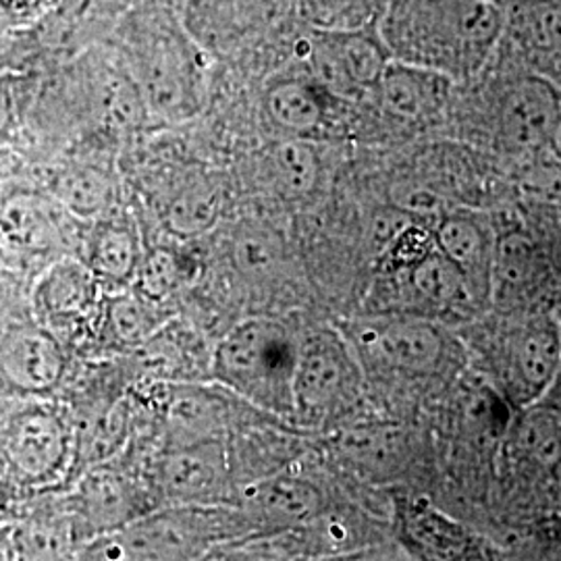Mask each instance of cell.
Masks as SVG:
<instances>
[{"instance_id": "cell-1", "label": "cell", "mask_w": 561, "mask_h": 561, "mask_svg": "<svg viewBox=\"0 0 561 561\" xmlns=\"http://www.w3.org/2000/svg\"><path fill=\"white\" fill-rule=\"evenodd\" d=\"M505 2L382 0L379 38L391 59L439 71L454 81L470 78L502 44Z\"/></svg>"}, {"instance_id": "cell-2", "label": "cell", "mask_w": 561, "mask_h": 561, "mask_svg": "<svg viewBox=\"0 0 561 561\" xmlns=\"http://www.w3.org/2000/svg\"><path fill=\"white\" fill-rule=\"evenodd\" d=\"M125 55L140 101L164 121L196 117L206 102V50L183 20L154 11L134 18Z\"/></svg>"}, {"instance_id": "cell-3", "label": "cell", "mask_w": 561, "mask_h": 561, "mask_svg": "<svg viewBox=\"0 0 561 561\" xmlns=\"http://www.w3.org/2000/svg\"><path fill=\"white\" fill-rule=\"evenodd\" d=\"M221 537L217 514L198 505L138 516L81 547L83 560H190Z\"/></svg>"}, {"instance_id": "cell-4", "label": "cell", "mask_w": 561, "mask_h": 561, "mask_svg": "<svg viewBox=\"0 0 561 561\" xmlns=\"http://www.w3.org/2000/svg\"><path fill=\"white\" fill-rule=\"evenodd\" d=\"M298 345H294L277 322L245 321L219 343L215 373L221 381L238 389L245 398L262 405H273L291 398V379Z\"/></svg>"}, {"instance_id": "cell-5", "label": "cell", "mask_w": 561, "mask_h": 561, "mask_svg": "<svg viewBox=\"0 0 561 561\" xmlns=\"http://www.w3.org/2000/svg\"><path fill=\"white\" fill-rule=\"evenodd\" d=\"M76 447L71 424L42 403L21 405L0 424V460L9 477L23 486L57 481Z\"/></svg>"}, {"instance_id": "cell-6", "label": "cell", "mask_w": 561, "mask_h": 561, "mask_svg": "<svg viewBox=\"0 0 561 561\" xmlns=\"http://www.w3.org/2000/svg\"><path fill=\"white\" fill-rule=\"evenodd\" d=\"M308 76L337 99H358L373 92L391 60L379 36L364 27L317 25L300 44Z\"/></svg>"}, {"instance_id": "cell-7", "label": "cell", "mask_w": 561, "mask_h": 561, "mask_svg": "<svg viewBox=\"0 0 561 561\" xmlns=\"http://www.w3.org/2000/svg\"><path fill=\"white\" fill-rule=\"evenodd\" d=\"M294 0H187L183 25L208 55H229L266 34Z\"/></svg>"}, {"instance_id": "cell-8", "label": "cell", "mask_w": 561, "mask_h": 561, "mask_svg": "<svg viewBox=\"0 0 561 561\" xmlns=\"http://www.w3.org/2000/svg\"><path fill=\"white\" fill-rule=\"evenodd\" d=\"M561 94L539 76L514 81L500 104V134L507 146L520 152H542L551 146L560 119Z\"/></svg>"}, {"instance_id": "cell-9", "label": "cell", "mask_w": 561, "mask_h": 561, "mask_svg": "<svg viewBox=\"0 0 561 561\" xmlns=\"http://www.w3.org/2000/svg\"><path fill=\"white\" fill-rule=\"evenodd\" d=\"M561 364V321L539 314L510 335L507 370L510 381L524 405L541 401Z\"/></svg>"}, {"instance_id": "cell-10", "label": "cell", "mask_w": 561, "mask_h": 561, "mask_svg": "<svg viewBox=\"0 0 561 561\" xmlns=\"http://www.w3.org/2000/svg\"><path fill=\"white\" fill-rule=\"evenodd\" d=\"M454 80L439 71L391 59L375 85L382 111L396 119L421 123L442 113Z\"/></svg>"}, {"instance_id": "cell-11", "label": "cell", "mask_w": 561, "mask_h": 561, "mask_svg": "<svg viewBox=\"0 0 561 561\" xmlns=\"http://www.w3.org/2000/svg\"><path fill=\"white\" fill-rule=\"evenodd\" d=\"M134 489L117 470L92 466L73 495V524L88 539L113 533L138 518L134 512Z\"/></svg>"}, {"instance_id": "cell-12", "label": "cell", "mask_w": 561, "mask_h": 561, "mask_svg": "<svg viewBox=\"0 0 561 561\" xmlns=\"http://www.w3.org/2000/svg\"><path fill=\"white\" fill-rule=\"evenodd\" d=\"M65 373L59 340L44 329H23L0 352V375L15 391L41 396L55 389Z\"/></svg>"}, {"instance_id": "cell-13", "label": "cell", "mask_w": 561, "mask_h": 561, "mask_svg": "<svg viewBox=\"0 0 561 561\" xmlns=\"http://www.w3.org/2000/svg\"><path fill=\"white\" fill-rule=\"evenodd\" d=\"M162 491L181 505H204L219 497L225 484V461L217 443H183L159 466Z\"/></svg>"}, {"instance_id": "cell-14", "label": "cell", "mask_w": 561, "mask_h": 561, "mask_svg": "<svg viewBox=\"0 0 561 561\" xmlns=\"http://www.w3.org/2000/svg\"><path fill=\"white\" fill-rule=\"evenodd\" d=\"M350 381V364L340 343L329 335H312L298 345L291 396L301 410H324L337 400Z\"/></svg>"}, {"instance_id": "cell-15", "label": "cell", "mask_w": 561, "mask_h": 561, "mask_svg": "<svg viewBox=\"0 0 561 561\" xmlns=\"http://www.w3.org/2000/svg\"><path fill=\"white\" fill-rule=\"evenodd\" d=\"M62 243L59 210L50 198L18 194L0 208V245L18 256H44Z\"/></svg>"}, {"instance_id": "cell-16", "label": "cell", "mask_w": 561, "mask_h": 561, "mask_svg": "<svg viewBox=\"0 0 561 561\" xmlns=\"http://www.w3.org/2000/svg\"><path fill=\"white\" fill-rule=\"evenodd\" d=\"M96 273L80 262L59 261L44 277L38 291V306L44 317L59 327H76L88 319L96 301Z\"/></svg>"}, {"instance_id": "cell-17", "label": "cell", "mask_w": 561, "mask_h": 561, "mask_svg": "<svg viewBox=\"0 0 561 561\" xmlns=\"http://www.w3.org/2000/svg\"><path fill=\"white\" fill-rule=\"evenodd\" d=\"M505 36L528 55L561 59V0H507Z\"/></svg>"}, {"instance_id": "cell-18", "label": "cell", "mask_w": 561, "mask_h": 561, "mask_svg": "<svg viewBox=\"0 0 561 561\" xmlns=\"http://www.w3.org/2000/svg\"><path fill=\"white\" fill-rule=\"evenodd\" d=\"M373 337L375 352L398 370L424 373L442 358V333L428 322H389Z\"/></svg>"}, {"instance_id": "cell-19", "label": "cell", "mask_w": 561, "mask_h": 561, "mask_svg": "<svg viewBox=\"0 0 561 561\" xmlns=\"http://www.w3.org/2000/svg\"><path fill=\"white\" fill-rule=\"evenodd\" d=\"M317 81L308 78H283L268 85L264 94V108L268 117L285 131L310 134L319 129L324 121V96Z\"/></svg>"}, {"instance_id": "cell-20", "label": "cell", "mask_w": 561, "mask_h": 561, "mask_svg": "<svg viewBox=\"0 0 561 561\" xmlns=\"http://www.w3.org/2000/svg\"><path fill=\"white\" fill-rule=\"evenodd\" d=\"M141 254L138 236L117 221L96 227L90 238V268L96 277L125 285L140 271Z\"/></svg>"}, {"instance_id": "cell-21", "label": "cell", "mask_w": 561, "mask_h": 561, "mask_svg": "<svg viewBox=\"0 0 561 561\" xmlns=\"http://www.w3.org/2000/svg\"><path fill=\"white\" fill-rule=\"evenodd\" d=\"M55 196L60 206L78 217H96L113 198V181L96 167H73L59 175Z\"/></svg>"}, {"instance_id": "cell-22", "label": "cell", "mask_w": 561, "mask_h": 561, "mask_svg": "<svg viewBox=\"0 0 561 561\" xmlns=\"http://www.w3.org/2000/svg\"><path fill=\"white\" fill-rule=\"evenodd\" d=\"M412 285L422 298L442 306H456L470 298L468 273L439 250L424 256L414 266Z\"/></svg>"}, {"instance_id": "cell-23", "label": "cell", "mask_w": 561, "mask_h": 561, "mask_svg": "<svg viewBox=\"0 0 561 561\" xmlns=\"http://www.w3.org/2000/svg\"><path fill=\"white\" fill-rule=\"evenodd\" d=\"M520 454L541 468H556L561 461V412L549 403L533 408L516 433Z\"/></svg>"}, {"instance_id": "cell-24", "label": "cell", "mask_w": 561, "mask_h": 561, "mask_svg": "<svg viewBox=\"0 0 561 561\" xmlns=\"http://www.w3.org/2000/svg\"><path fill=\"white\" fill-rule=\"evenodd\" d=\"M252 505L280 520H304L319 507V493L298 479H275L252 491Z\"/></svg>"}, {"instance_id": "cell-25", "label": "cell", "mask_w": 561, "mask_h": 561, "mask_svg": "<svg viewBox=\"0 0 561 561\" xmlns=\"http://www.w3.org/2000/svg\"><path fill=\"white\" fill-rule=\"evenodd\" d=\"M78 530L73 520H30L15 530V549L23 560H65L73 553Z\"/></svg>"}, {"instance_id": "cell-26", "label": "cell", "mask_w": 561, "mask_h": 561, "mask_svg": "<svg viewBox=\"0 0 561 561\" xmlns=\"http://www.w3.org/2000/svg\"><path fill=\"white\" fill-rule=\"evenodd\" d=\"M219 215V194L213 187L194 185L183 190L175 201L171 202L167 222L171 231L183 238L201 236L213 227Z\"/></svg>"}, {"instance_id": "cell-27", "label": "cell", "mask_w": 561, "mask_h": 561, "mask_svg": "<svg viewBox=\"0 0 561 561\" xmlns=\"http://www.w3.org/2000/svg\"><path fill=\"white\" fill-rule=\"evenodd\" d=\"M125 431L127 414L123 403H115L111 410L90 421L78 443V449L83 454L85 463L92 468L99 463H106L113 456H117L121 445L125 442Z\"/></svg>"}, {"instance_id": "cell-28", "label": "cell", "mask_w": 561, "mask_h": 561, "mask_svg": "<svg viewBox=\"0 0 561 561\" xmlns=\"http://www.w3.org/2000/svg\"><path fill=\"white\" fill-rule=\"evenodd\" d=\"M273 164L279 181L294 194L310 192L319 180V157L310 144L280 141L273 150Z\"/></svg>"}, {"instance_id": "cell-29", "label": "cell", "mask_w": 561, "mask_h": 561, "mask_svg": "<svg viewBox=\"0 0 561 561\" xmlns=\"http://www.w3.org/2000/svg\"><path fill=\"white\" fill-rule=\"evenodd\" d=\"M437 250L468 273L482 259L484 240L479 225L463 217H447L437 227Z\"/></svg>"}, {"instance_id": "cell-30", "label": "cell", "mask_w": 561, "mask_h": 561, "mask_svg": "<svg viewBox=\"0 0 561 561\" xmlns=\"http://www.w3.org/2000/svg\"><path fill=\"white\" fill-rule=\"evenodd\" d=\"M150 296L141 294H125L108 306V322L115 333V340L123 343H140L148 340V335L154 331V314L150 310Z\"/></svg>"}, {"instance_id": "cell-31", "label": "cell", "mask_w": 561, "mask_h": 561, "mask_svg": "<svg viewBox=\"0 0 561 561\" xmlns=\"http://www.w3.org/2000/svg\"><path fill=\"white\" fill-rule=\"evenodd\" d=\"M518 192L522 198L539 206L561 208L560 157L551 152V157H537L528 162L518 175Z\"/></svg>"}, {"instance_id": "cell-32", "label": "cell", "mask_w": 561, "mask_h": 561, "mask_svg": "<svg viewBox=\"0 0 561 561\" xmlns=\"http://www.w3.org/2000/svg\"><path fill=\"white\" fill-rule=\"evenodd\" d=\"M138 277H140V291L150 296L152 300L159 301L167 298L180 283V264L169 250H157L141 261Z\"/></svg>"}, {"instance_id": "cell-33", "label": "cell", "mask_w": 561, "mask_h": 561, "mask_svg": "<svg viewBox=\"0 0 561 561\" xmlns=\"http://www.w3.org/2000/svg\"><path fill=\"white\" fill-rule=\"evenodd\" d=\"M322 27H364L377 0H306Z\"/></svg>"}, {"instance_id": "cell-34", "label": "cell", "mask_w": 561, "mask_h": 561, "mask_svg": "<svg viewBox=\"0 0 561 561\" xmlns=\"http://www.w3.org/2000/svg\"><path fill=\"white\" fill-rule=\"evenodd\" d=\"M171 424L181 435L208 437L217 426V412L213 401L201 396H181L171 405Z\"/></svg>"}, {"instance_id": "cell-35", "label": "cell", "mask_w": 561, "mask_h": 561, "mask_svg": "<svg viewBox=\"0 0 561 561\" xmlns=\"http://www.w3.org/2000/svg\"><path fill=\"white\" fill-rule=\"evenodd\" d=\"M236 262L243 273L248 275H266L273 264H275V254L277 250L273 243L261 238V236H243L236 243Z\"/></svg>"}, {"instance_id": "cell-36", "label": "cell", "mask_w": 561, "mask_h": 561, "mask_svg": "<svg viewBox=\"0 0 561 561\" xmlns=\"http://www.w3.org/2000/svg\"><path fill=\"white\" fill-rule=\"evenodd\" d=\"M533 261V248L524 236H507L497 250V266L505 279L522 280L528 275Z\"/></svg>"}, {"instance_id": "cell-37", "label": "cell", "mask_w": 561, "mask_h": 561, "mask_svg": "<svg viewBox=\"0 0 561 561\" xmlns=\"http://www.w3.org/2000/svg\"><path fill=\"white\" fill-rule=\"evenodd\" d=\"M396 204L401 210L412 215H437L443 208L442 196L437 192L428 187H419V185L400 187L396 192Z\"/></svg>"}, {"instance_id": "cell-38", "label": "cell", "mask_w": 561, "mask_h": 561, "mask_svg": "<svg viewBox=\"0 0 561 561\" xmlns=\"http://www.w3.org/2000/svg\"><path fill=\"white\" fill-rule=\"evenodd\" d=\"M13 101L7 90L0 88V141L4 140L13 127Z\"/></svg>"}, {"instance_id": "cell-39", "label": "cell", "mask_w": 561, "mask_h": 561, "mask_svg": "<svg viewBox=\"0 0 561 561\" xmlns=\"http://www.w3.org/2000/svg\"><path fill=\"white\" fill-rule=\"evenodd\" d=\"M541 401L549 403V405H553L556 410H560L561 412V364L560 368H558V375H556V379H553V382H551L549 391L545 393V398H542Z\"/></svg>"}, {"instance_id": "cell-40", "label": "cell", "mask_w": 561, "mask_h": 561, "mask_svg": "<svg viewBox=\"0 0 561 561\" xmlns=\"http://www.w3.org/2000/svg\"><path fill=\"white\" fill-rule=\"evenodd\" d=\"M18 23V18H15V13L9 9V4L4 2V0H0V34L4 32V30H9V27H13Z\"/></svg>"}, {"instance_id": "cell-41", "label": "cell", "mask_w": 561, "mask_h": 561, "mask_svg": "<svg viewBox=\"0 0 561 561\" xmlns=\"http://www.w3.org/2000/svg\"><path fill=\"white\" fill-rule=\"evenodd\" d=\"M549 150H551L556 157H560L561 159V113L560 119L556 123V129H553V138H551V146H549Z\"/></svg>"}, {"instance_id": "cell-42", "label": "cell", "mask_w": 561, "mask_h": 561, "mask_svg": "<svg viewBox=\"0 0 561 561\" xmlns=\"http://www.w3.org/2000/svg\"><path fill=\"white\" fill-rule=\"evenodd\" d=\"M503 2H505V0H503Z\"/></svg>"}]
</instances>
